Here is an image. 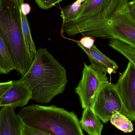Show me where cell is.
Segmentation results:
<instances>
[{"label": "cell", "instance_id": "23", "mask_svg": "<svg viewBox=\"0 0 135 135\" xmlns=\"http://www.w3.org/2000/svg\"><path fill=\"white\" fill-rule=\"evenodd\" d=\"M128 6L130 13L135 18V1H129Z\"/></svg>", "mask_w": 135, "mask_h": 135}, {"label": "cell", "instance_id": "6", "mask_svg": "<svg viewBox=\"0 0 135 135\" xmlns=\"http://www.w3.org/2000/svg\"><path fill=\"white\" fill-rule=\"evenodd\" d=\"M93 110L99 119L105 124L114 113H122L123 105L115 85L108 81L103 84L97 96Z\"/></svg>", "mask_w": 135, "mask_h": 135}, {"label": "cell", "instance_id": "3", "mask_svg": "<svg viewBox=\"0 0 135 135\" xmlns=\"http://www.w3.org/2000/svg\"><path fill=\"white\" fill-rule=\"evenodd\" d=\"M24 0H0V36L12 55L15 70L21 77L33 62L22 28L21 6Z\"/></svg>", "mask_w": 135, "mask_h": 135}, {"label": "cell", "instance_id": "9", "mask_svg": "<svg viewBox=\"0 0 135 135\" xmlns=\"http://www.w3.org/2000/svg\"><path fill=\"white\" fill-rule=\"evenodd\" d=\"M76 42L87 55L91 66L94 69L103 73L108 74L109 75L117 73L119 68L117 64L101 52L94 44L90 49H88L83 47L79 42Z\"/></svg>", "mask_w": 135, "mask_h": 135}, {"label": "cell", "instance_id": "8", "mask_svg": "<svg viewBox=\"0 0 135 135\" xmlns=\"http://www.w3.org/2000/svg\"><path fill=\"white\" fill-rule=\"evenodd\" d=\"M32 99V93L23 82L13 80L12 86L0 102V107L4 106L23 107Z\"/></svg>", "mask_w": 135, "mask_h": 135}, {"label": "cell", "instance_id": "25", "mask_svg": "<svg viewBox=\"0 0 135 135\" xmlns=\"http://www.w3.org/2000/svg\"><path fill=\"white\" fill-rule=\"evenodd\" d=\"M132 1H135V0H132Z\"/></svg>", "mask_w": 135, "mask_h": 135}, {"label": "cell", "instance_id": "21", "mask_svg": "<svg viewBox=\"0 0 135 135\" xmlns=\"http://www.w3.org/2000/svg\"><path fill=\"white\" fill-rule=\"evenodd\" d=\"M12 81L5 82H0V102L3 99L7 91L12 86Z\"/></svg>", "mask_w": 135, "mask_h": 135}, {"label": "cell", "instance_id": "19", "mask_svg": "<svg viewBox=\"0 0 135 135\" xmlns=\"http://www.w3.org/2000/svg\"><path fill=\"white\" fill-rule=\"evenodd\" d=\"M62 1L63 0H35V2L40 8L47 10Z\"/></svg>", "mask_w": 135, "mask_h": 135}, {"label": "cell", "instance_id": "17", "mask_svg": "<svg viewBox=\"0 0 135 135\" xmlns=\"http://www.w3.org/2000/svg\"><path fill=\"white\" fill-rule=\"evenodd\" d=\"M110 121L113 125L124 133H131L134 131L131 120L120 113L117 112L113 114Z\"/></svg>", "mask_w": 135, "mask_h": 135}, {"label": "cell", "instance_id": "15", "mask_svg": "<svg viewBox=\"0 0 135 135\" xmlns=\"http://www.w3.org/2000/svg\"><path fill=\"white\" fill-rule=\"evenodd\" d=\"M83 3L76 0L72 4H70L62 9L61 16L63 22L62 26L76 19L82 9Z\"/></svg>", "mask_w": 135, "mask_h": 135}, {"label": "cell", "instance_id": "22", "mask_svg": "<svg viewBox=\"0 0 135 135\" xmlns=\"http://www.w3.org/2000/svg\"><path fill=\"white\" fill-rule=\"evenodd\" d=\"M31 7L29 4L27 3L23 2L21 6V12L25 15L27 16L30 13L31 11Z\"/></svg>", "mask_w": 135, "mask_h": 135}, {"label": "cell", "instance_id": "18", "mask_svg": "<svg viewBox=\"0 0 135 135\" xmlns=\"http://www.w3.org/2000/svg\"><path fill=\"white\" fill-rule=\"evenodd\" d=\"M21 135H49L47 133L27 125L22 122Z\"/></svg>", "mask_w": 135, "mask_h": 135}, {"label": "cell", "instance_id": "24", "mask_svg": "<svg viewBox=\"0 0 135 135\" xmlns=\"http://www.w3.org/2000/svg\"><path fill=\"white\" fill-rule=\"evenodd\" d=\"M78 1H80L81 2H84L86 0H78Z\"/></svg>", "mask_w": 135, "mask_h": 135}, {"label": "cell", "instance_id": "20", "mask_svg": "<svg viewBox=\"0 0 135 135\" xmlns=\"http://www.w3.org/2000/svg\"><path fill=\"white\" fill-rule=\"evenodd\" d=\"M78 41L84 47L90 49L94 44L95 39L93 37L91 36H84L79 41Z\"/></svg>", "mask_w": 135, "mask_h": 135}, {"label": "cell", "instance_id": "5", "mask_svg": "<svg viewBox=\"0 0 135 135\" xmlns=\"http://www.w3.org/2000/svg\"><path fill=\"white\" fill-rule=\"evenodd\" d=\"M107 81L106 74L84 63L81 78L75 89V92L78 95L83 109L90 108L93 109L99 90Z\"/></svg>", "mask_w": 135, "mask_h": 135}, {"label": "cell", "instance_id": "7", "mask_svg": "<svg viewBox=\"0 0 135 135\" xmlns=\"http://www.w3.org/2000/svg\"><path fill=\"white\" fill-rule=\"evenodd\" d=\"M115 86L123 105L122 114L135 122V67L130 62Z\"/></svg>", "mask_w": 135, "mask_h": 135}, {"label": "cell", "instance_id": "11", "mask_svg": "<svg viewBox=\"0 0 135 135\" xmlns=\"http://www.w3.org/2000/svg\"><path fill=\"white\" fill-rule=\"evenodd\" d=\"M111 0H86L82 9L76 19L62 26L68 27L81 24L97 16L108 6Z\"/></svg>", "mask_w": 135, "mask_h": 135}, {"label": "cell", "instance_id": "12", "mask_svg": "<svg viewBox=\"0 0 135 135\" xmlns=\"http://www.w3.org/2000/svg\"><path fill=\"white\" fill-rule=\"evenodd\" d=\"M79 124L82 129L89 135H100L104 127L93 109L90 108L83 109Z\"/></svg>", "mask_w": 135, "mask_h": 135}, {"label": "cell", "instance_id": "13", "mask_svg": "<svg viewBox=\"0 0 135 135\" xmlns=\"http://www.w3.org/2000/svg\"><path fill=\"white\" fill-rule=\"evenodd\" d=\"M15 69V65L12 55L0 36V74H8Z\"/></svg>", "mask_w": 135, "mask_h": 135}, {"label": "cell", "instance_id": "1", "mask_svg": "<svg viewBox=\"0 0 135 135\" xmlns=\"http://www.w3.org/2000/svg\"><path fill=\"white\" fill-rule=\"evenodd\" d=\"M129 0H111L99 14L75 27V34L115 39L135 48V18L130 13Z\"/></svg>", "mask_w": 135, "mask_h": 135}, {"label": "cell", "instance_id": "14", "mask_svg": "<svg viewBox=\"0 0 135 135\" xmlns=\"http://www.w3.org/2000/svg\"><path fill=\"white\" fill-rule=\"evenodd\" d=\"M108 44L113 49L125 56L135 67V48L115 39H110Z\"/></svg>", "mask_w": 135, "mask_h": 135}, {"label": "cell", "instance_id": "16", "mask_svg": "<svg viewBox=\"0 0 135 135\" xmlns=\"http://www.w3.org/2000/svg\"><path fill=\"white\" fill-rule=\"evenodd\" d=\"M21 16L22 28L25 39L31 58L33 61L37 52L36 46L32 37L30 25L27 16L25 15L21 12Z\"/></svg>", "mask_w": 135, "mask_h": 135}, {"label": "cell", "instance_id": "4", "mask_svg": "<svg viewBox=\"0 0 135 135\" xmlns=\"http://www.w3.org/2000/svg\"><path fill=\"white\" fill-rule=\"evenodd\" d=\"M17 115L24 123L49 135H84L74 112L54 105L32 104L22 108Z\"/></svg>", "mask_w": 135, "mask_h": 135}, {"label": "cell", "instance_id": "2", "mask_svg": "<svg viewBox=\"0 0 135 135\" xmlns=\"http://www.w3.org/2000/svg\"><path fill=\"white\" fill-rule=\"evenodd\" d=\"M20 81L31 92L32 99L42 104H48L63 93L68 82L66 70L45 48L37 50L31 66Z\"/></svg>", "mask_w": 135, "mask_h": 135}, {"label": "cell", "instance_id": "10", "mask_svg": "<svg viewBox=\"0 0 135 135\" xmlns=\"http://www.w3.org/2000/svg\"><path fill=\"white\" fill-rule=\"evenodd\" d=\"M16 109L4 106L0 109V135H21L22 121L16 115Z\"/></svg>", "mask_w": 135, "mask_h": 135}]
</instances>
